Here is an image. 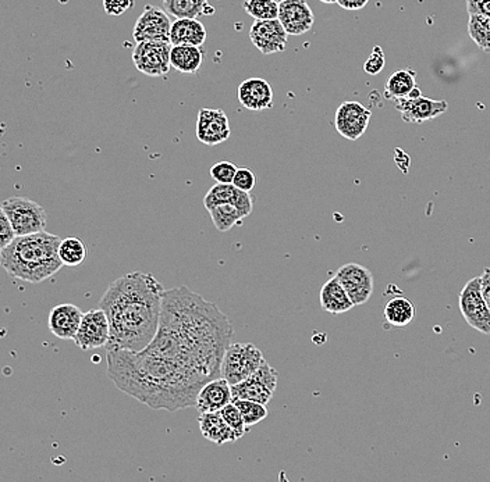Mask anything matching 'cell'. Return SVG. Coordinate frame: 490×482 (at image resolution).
<instances>
[{"label": "cell", "mask_w": 490, "mask_h": 482, "mask_svg": "<svg viewBox=\"0 0 490 482\" xmlns=\"http://www.w3.org/2000/svg\"><path fill=\"white\" fill-rule=\"evenodd\" d=\"M232 402L239 407L242 417H244L245 426L249 428L261 423L262 420L266 419L269 414L266 404L259 403V402L247 401V399H237Z\"/></svg>", "instance_id": "1f68e13d"}, {"label": "cell", "mask_w": 490, "mask_h": 482, "mask_svg": "<svg viewBox=\"0 0 490 482\" xmlns=\"http://www.w3.org/2000/svg\"><path fill=\"white\" fill-rule=\"evenodd\" d=\"M134 6V0H104V9L109 16H122Z\"/></svg>", "instance_id": "f35d334b"}, {"label": "cell", "mask_w": 490, "mask_h": 482, "mask_svg": "<svg viewBox=\"0 0 490 482\" xmlns=\"http://www.w3.org/2000/svg\"><path fill=\"white\" fill-rule=\"evenodd\" d=\"M199 429L207 441L215 445H224L227 442H236L239 436L230 428L219 411L202 413L199 419Z\"/></svg>", "instance_id": "603a6c76"}, {"label": "cell", "mask_w": 490, "mask_h": 482, "mask_svg": "<svg viewBox=\"0 0 490 482\" xmlns=\"http://www.w3.org/2000/svg\"><path fill=\"white\" fill-rule=\"evenodd\" d=\"M59 257L63 266L77 267L84 263L87 257V246L76 237L62 239L59 246Z\"/></svg>", "instance_id": "f1b7e54d"}, {"label": "cell", "mask_w": 490, "mask_h": 482, "mask_svg": "<svg viewBox=\"0 0 490 482\" xmlns=\"http://www.w3.org/2000/svg\"><path fill=\"white\" fill-rule=\"evenodd\" d=\"M232 402V384L224 377L207 382L199 389L195 407L199 414L220 411Z\"/></svg>", "instance_id": "ac0fdd59"}, {"label": "cell", "mask_w": 490, "mask_h": 482, "mask_svg": "<svg viewBox=\"0 0 490 482\" xmlns=\"http://www.w3.org/2000/svg\"><path fill=\"white\" fill-rule=\"evenodd\" d=\"M207 212L211 214L214 226L220 232L230 231L232 227L240 226L244 221V217L241 216L239 209L232 204H217V206L212 207Z\"/></svg>", "instance_id": "83f0119b"}, {"label": "cell", "mask_w": 490, "mask_h": 482, "mask_svg": "<svg viewBox=\"0 0 490 482\" xmlns=\"http://www.w3.org/2000/svg\"><path fill=\"white\" fill-rule=\"evenodd\" d=\"M469 14H485L490 17V0H467Z\"/></svg>", "instance_id": "ab89813d"}, {"label": "cell", "mask_w": 490, "mask_h": 482, "mask_svg": "<svg viewBox=\"0 0 490 482\" xmlns=\"http://www.w3.org/2000/svg\"><path fill=\"white\" fill-rule=\"evenodd\" d=\"M60 242V237L46 231L16 237L0 252V262L10 277L39 284L63 267L59 257Z\"/></svg>", "instance_id": "277c9868"}, {"label": "cell", "mask_w": 490, "mask_h": 482, "mask_svg": "<svg viewBox=\"0 0 490 482\" xmlns=\"http://www.w3.org/2000/svg\"><path fill=\"white\" fill-rule=\"evenodd\" d=\"M334 277L339 279L342 288L346 289L355 306H361L371 299L374 294V276L371 270L361 264L349 263L340 267Z\"/></svg>", "instance_id": "30bf717a"}, {"label": "cell", "mask_w": 490, "mask_h": 482, "mask_svg": "<svg viewBox=\"0 0 490 482\" xmlns=\"http://www.w3.org/2000/svg\"><path fill=\"white\" fill-rule=\"evenodd\" d=\"M319 301H321L322 309L327 313L334 314V316L346 313L355 306L346 289L342 288L336 277L325 282L321 294H319Z\"/></svg>", "instance_id": "7402d4cb"}, {"label": "cell", "mask_w": 490, "mask_h": 482, "mask_svg": "<svg viewBox=\"0 0 490 482\" xmlns=\"http://www.w3.org/2000/svg\"><path fill=\"white\" fill-rule=\"evenodd\" d=\"M266 362L262 352L252 344H232L224 354L222 377L234 386L258 371Z\"/></svg>", "instance_id": "5b68a950"}, {"label": "cell", "mask_w": 490, "mask_h": 482, "mask_svg": "<svg viewBox=\"0 0 490 482\" xmlns=\"http://www.w3.org/2000/svg\"><path fill=\"white\" fill-rule=\"evenodd\" d=\"M16 232H14L9 217L0 210V249L6 248L7 245L12 244L16 239Z\"/></svg>", "instance_id": "74e56055"}, {"label": "cell", "mask_w": 490, "mask_h": 482, "mask_svg": "<svg viewBox=\"0 0 490 482\" xmlns=\"http://www.w3.org/2000/svg\"><path fill=\"white\" fill-rule=\"evenodd\" d=\"M459 306L472 328L490 336V311L481 289V277L469 279L459 294Z\"/></svg>", "instance_id": "52a82bcc"}, {"label": "cell", "mask_w": 490, "mask_h": 482, "mask_svg": "<svg viewBox=\"0 0 490 482\" xmlns=\"http://www.w3.org/2000/svg\"><path fill=\"white\" fill-rule=\"evenodd\" d=\"M202 46H173L170 54V63L182 74H195L204 63Z\"/></svg>", "instance_id": "cb8c5ba5"}, {"label": "cell", "mask_w": 490, "mask_h": 482, "mask_svg": "<svg viewBox=\"0 0 490 482\" xmlns=\"http://www.w3.org/2000/svg\"><path fill=\"white\" fill-rule=\"evenodd\" d=\"M219 413L222 414L224 421L229 424L230 428L236 432L239 439L245 436V432H247L249 427L245 426L244 417H242L241 411H240L239 407L236 406L234 402L224 406Z\"/></svg>", "instance_id": "836d02e7"}, {"label": "cell", "mask_w": 490, "mask_h": 482, "mask_svg": "<svg viewBox=\"0 0 490 482\" xmlns=\"http://www.w3.org/2000/svg\"><path fill=\"white\" fill-rule=\"evenodd\" d=\"M394 107L401 114L402 121L409 124H422L446 113L449 104L446 101H434L429 97H400L394 99Z\"/></svg>", "instance_id": "9a60e30c"}, {"label": "cell", "mask_w": 490, "mask_h": 482, "mask_svg": "<svg viewBox=\"0 0 490 482\" xmlns=\"http://www.w3.org/2000/svg\"><path fill=\"white\" fill-rule=\"evenodd\" d=\"M82 316L84 313L76 304H57L49 314L47 326L56 338L74 339L81 324Z\"/></svg>", "instance_id": "d6986e66"}, {"label": "cell", "mask_w": 490, "mask_h": 482, "mask_svg": "<svg viewBox=\"0 0 490 482\" xmlns=\"http://www.w3.org/2000/svg\"><path fill=\"white\" fill-rule=\"evenodd\" d=\"M173 45L167 41L137 42L132 62L139 72L148 77H165L169 72Z\"/></svg>", "instance_id": "9c48e42d"}, {"label": "cell", "mask_w": 490, "mask_h": 482, "mask_svg": "<svg viewBox=\"0 0 490 482\" xmlns=\"http://www.w3.org/2000/svg\"><path fill=\"white\" fill-rule=\"evenodd\" d=\"M2 212L9 217L17 237L37 234L46 229L44 207L27 197H10L2 204Z\"/></svg>", "instance_id": "8992f818"}, {"label": "cell", "mask_w": 490, "mask_h": 482, "mask_svg": "<svg viewBox=\"0 0 490 482\" xmlns=\"http://www.w3.org/2000/svg\"><path fill=\"white\" fill-rule=\"evenodd\" d=\"M257 181H258L257 174L251 169L241 167V169L237 170L236 176L232 179V185L239 189H242V191L251 192L255 188Z\"/></svg>", "instance_id": "8d00e7d4"}, {"label": "cell", "mask_w": 490, "mask_h": 482, "mask_svg": "<svg viewBox=\"0 0 490 482\" xmlns=\"http://www.w3.org/2000/svg\"><path fill=\"white\" fill-rule=\"evenodd\" d=\"M277 379H279V374L276 370L265 362L257 373L232 386V401L247 399V401L267 404L274 398Z\"/></svg>", "instance_id": "ba28073f"}, {"label": "cell", "mask_w": 490, "mask_h": 482, "mask_svg": "<svg viewBox=\"0 0 490 482\" xmlns=\"http://www.w3.org/2000/svg\"><path fill=\"white\" fill-rule=\"evenodd\" d=\"M386 64V56H384V49L381 46H375L371 56L368 57L364 64V70L369 76H377Z\"/></svg>", "instance_id": "d590c367"}, {"label": "cell", "mask_w": 490, "mask_h": 482, "mask_svg": "<svg viewBox=\"0 0 490 482\" xmlns=\"http://www.w3.org/2000/svg\"><path fill=\"white\" fill-rule=\"evenodd\" d=\"M415 74L411 70H397L387 79L384 85V97L389 101L407 97L411 94L412 89L417 87L415 84Z\"/></svg>", "instance_id": "4316f807"}, {"label": "cell", "mask_w": 490, "mask_h": 482, "mask_svg": "<svg viewBox=\"0 0 490 482\" xmlns=\"http://www.w3.org/2000/svg\"><path fill=\"white\" fill-rule=\"evenodd\" d=\"M237 187L232 184H220L216 182L204 197V204L207 210L222 204H232L236 197Z\"/></svg>", "instance_id": "d6a6232c"}, {"label": "cell", "mask_w": 490, "mask_h": 482, "mask_svg": "<svg viewBox=\"0 0 490 482\" xmlns=\"http://www.w3.org/2000/svg\"><path fill=\"white\" fill-rule=\"evenodd\" d=\"M170 14L166 10L147 4L142 10L141 16L137 20L132 29V37L137 42L142 41H167L170 42L172 31Z\"/></svg>", "instance_id": "8fae6325"}, {"label": "cell", "mask_w": 490, "mask_h": 482, "mask_svg": "<svg viewBox=\"0 0 490 482\" xmlns=\"http://www.w3.org/2000/svg\"><path fill=\"white\" fill-rule=\"evenodd\" d=\"M279 4L275 0H245V12L254 20L279 19Z\"/></svg>", "instance_id": "4dcf8cb0"}, {"label": "cell", "mask_w": 490, "mask_h": 482, "mask_svg": "<svg viewBox=\"0 0 490 482\" xmlns=\"http://www.w3.org/2000/svg\"><path fill=\"white\" fill-rule=\"evenodd\" d=\"M107 376L114 386L154 411H177L195 406L204 382L165 357L141 352H106Z\"/></svg>", "instance_id": "7a4b0ae2"}, {"label": "cell", "mask_w": 490, "mask_h": 482, "mask_svg": "<svg viewBox=\"0 0 490 482\" xmlns=\"http://www.w3.org/2000/svg\"><path fill=\"white\" fill-rule=\"evenodd\" d=\"M415 306L410 299L393 298L392 301L387 302L384 306V319L390 326L397 327V328H404L412 323V320L415 319Z\"/></svg>", "instance_id": "484cf974"}, {"label": "cell", "mask_w": 490, "mask_h": 482, "mask_svg": "<svg viewBox=\"0 0 490 482\" xmlns=\"http://www.w3.org/2000/svg\"><path fill=\"white\" fill-rule=\"evenodd\" d=\"M239 101L245 109L264 112L274 106V89L266 79H245L239 87Z\"/></svg>", "instance_id": "ffe728a7"}, {"label": "cell", "mask_w": 490, "mask_h": 482, "mask_svg": "<svg viewBox=\"0 0 490 482\" xmlns=\"http://www.w3.org/2000/svg\"><path fill=\"white\" fill-rule=\"evenodd\" d=\"M322 4H337V0H321Z\"/></svg>", "instance_id": "7bdbcfd3"}, {"label": "cell", "mask_w": 490, "mask_h": 482, "mask_svg": "<svg viewBox=\"0 0 490 482\" xmlns=\"http://www.w3.org/2000/svg\"><path fill=\"white\" fill-rule=\"evenodd\" d=\"M109 337V320L106 313L99 307L84 313L74 342L81 351H91V349L106 346Z\"/></svg>", "instance_id": "7c38bea8"}, {"label": "cell", "mask_w": 490, "mask_h": 482, "mask_svg": "<svg viewBox=\"0 0 490 482\" xmlns=\"http://www.w3.org/2000/svg\"><path fill=\"white\" fill-rule=\"evenodd\" d=\"M237 170H239V167L232 162L224 160V162H219V163L212 166L209 174L215 181L220 182V184H232Z\"/></svg>", "instance_id": "e575fe53"}, {"label": "cell", "mask_w": 490, "mask_h": 482, "mask_svg": "<svg viewBox=\"0 0 490 482\" xmlns=\"http://www.w3.org/2000/svg\"><path fill=\"white\" fill-rule=\"evenodd\" d=\"M469 34L479 49L490 54V17L485 14H469Z\"/></svg>", "instance_id": "f546056e"}, {"label": "cell", "mask_w": 490, "mask_h": 482, "mask_svg": "<svg viewBox=\"0 0 490 482\" xmlns=\"http://www.w3.org/2000/svg\"><path fill=\"white\" fill-rule=\"evenodd\" d=\"M229 117L224 110L201 109L197 120V138L207 146H216L230 138Z\"/></svg>", "instance_id": "2e32d148"}, {"label": "cell", "mask_w": 490, "mask_h": 482, "mask_svg": "<svg viewBox=\"0 0 490 482\" xmlns=\"http://www.w3.org/2000/svg\"><path fill=\"white\" fill-rule=\"evenodd\" d=\"M368 2L369 0H337V4L344 10H361L367 6Z\"/></svg>", "instance_id": "b9f144b4"}, {"label": "cell", "mask_w": 490, "mask_h": 482, "mask_svg": "<svg viewBox=\"0 0 490 482\" xmlns=\"http://www.w3.org/2000/svg\"><path fill=\"white\" fill-rule=\"evenodd\" d=\"M165 291L156 277L141 271L110 284L99 301L110 326L106 352H141L151 345L161 324Z\"/></svg>", "instance_id": "3957f363"}, {"label": "cell", "mask_w": 490, "mask_h": 482, "mask_svg": "<svg viewBox=\"0 0 490 482\" xmlns=\"http://www.w3.org/2000/svg\"><path fill=\"white\" fill-rule=\"evenodd\" d=\"M249 39L262 54H274L286 49L289 34L279 19L255 20Z\"/></svg>", "instance_id": "5bb4252c"}, {"label": "cell", "mask_w": 490, "mask_h": 482, "mask_svg": "<svg viewBox=\"0 0 490 482\" xmlns=\"http://www.w3.org/2000/svg\"><path fill=\"white\" fill-rule=\"evenodd\" d=\"M371 116V110L359 102H342L334 117V127L344 138L357 141L367 132Z\"/></svg>", "instance_id": "4fadbf2b"}, {"label": "cell", "mask_w": 490, "mask_h": 482, "mask_svg": "<svg viewBox=\"0 0 490 482\" xmlns=\"http://www.w3.org/2000/svg\"><path fill=\"white\" fill-rule=\"evenodd\" d=\"M481 289L490 311V267H485L481 276Z\"/></svg>", "instance_id": "60d3db41"}, {"label": "cell", "mask_w": 490, "mask_h": 482, "mask_svg": "<svg viewBox=\"0 0 490 482\" xmlns=\"http://www.w3.org/2000/svg\"><path fill=\"white\" fill-rule=\"evenodd\" d=\"M232 337V323L216 304L187 287H179L165 291L159 329L145 349L207 384L222 377Z\"/></svg>", "instance_id": "6da1fadb"}, {"label": "cell", "mask_w": 490, "mask_h": 482, "mask_svg": "<svg viewBox=\"0 0 490 482\" xmlns=\"http://www.w3.org/2000/svg\"><path fill=\"white\" fill-rule=\"evenodd\" d=\"M275 2H277V4H282V2H284V0H275Z\"/></svg>", "instance_id": "ee69618b"}, {"label": "cell", "mask_w": 490, "mask_h": 482, "mask_svg": "<svg viewBox=\"0 0 490 482\" xmlns=\"http://www.w3.org/2000/svg\"><path fill=\"white\" fill-rule=\"evenodd\" d=\"M279 20L287 34L299 37L311 31L315 16L307 0H284L279 4Z\"/></svg>", "instance_id": "e0dca14e"}, {"label": "cell", "mask_w": 490, "mask_h": 482, "mask_svg": "<svg viewBox=\"0 0 490 482\" xmlns=\"http://www.w3.org/2000/svg\"><path fill=\"white\" fill-rule=\"evenodd\" d=\"M165 10L176 19H197L201 14H214L207 0H164Z\"/></svg>", "instance_id": "d4e9b609"}, {"label": "cell", "mask_w": 490, "mask_h": 482, "mask_svg": "<svg viewBox=\"0 0 490 482\" xmlns=\"http://www.w3.org/2000/svg\"><path fill=\"white\" fill-rule=\"evenodd\" d=\"M207 41V29L197 19H176L170 31L173 46H202Z\"/></svg>", "instance_id": "44dd1931"}]
</instances>
